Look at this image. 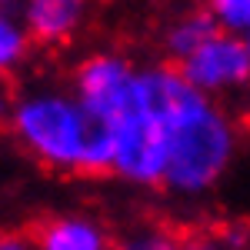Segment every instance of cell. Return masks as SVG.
I'll list each match as a JSON object with an SVG mask.
<instances>
[{
	"label": "cell",
	"instance_id": "1",
	"mask_svg": "<svg viewBox=\"0 0 250 250\" xmlns=\"http://www.w3.org/2000/svg\"><path fill=\"white\" fill-rule=\"evenodd\" d=\"M10 130L20 144L54 170L104 173L114 160V130L83 110L74 90L37 87L14 100Z\"/></svg>",
	"mask_w": 250,
	"mask_h": 250
},
{
	"label": "cell",
	"instance_id": "2",
	"mask_svg": "<svg viewBox=\"0 0 250 250\" xmlns=\"http://www.w3.org/2000/svg\"><path fill=\"white\" fill-rule=\"evenodd\" d=\"M237 124L213 97L190 90L167 114V170L164 184L177 197H200L220 184L237 157Z\"/></svg>",
	"mask_w": 250,
	"mask_h": 250
},
{
	"label": "cell",
	"instance_id": "3",
	"mask_svg": "<svg viewBox=\"0 0 250 250\" xmlns=\"http://www.w3.org/2000/svg\"><path fill=\"white\" fill-rule=\"evenodd\" d=\"M180 74L204 97H227L250 87V50L244 34L213 30L200 47L177 60Z\"/></svg>",
	"mask_w": 250,
	"mask_h": 250
},
{
	"label": "cell",
	"instance_id": "9",
	"mask_svg": "<svg viewBox=\"0 0 250 250\" xmlns=\"http://www.w3.org/2000/svg\"><path fill=\"white\" fill-rule=\"evenodd\" d=\"M207 14L220 30H230V34L250 30V0H207Z\"/></svg>",
	"mask_w": 250,
	"mask_h": 250
},
{
	"label": "cell",
	"instance_id": "5",
	"mask_svg": "<svg viewBox=\"0 0 250 250\" xmlns=\"http://www.w3.org/2000/svg\"><path fill=\"white\" fill-rule=\"evenodd\" d=\"M20 20L37 43H67L87 20V0H23Z\"/></svg>",
	"mask_w": 250,
	"mask_h": 250
},
{
	"label": "cell",
	"instance_id": "4",
	"mask_svg": "<svg viewBox=\"0 0 250 250\" xmlns=\"http://www.w3.org/2000/svg\"><path fill=\"white\" fill-rule=\"evenodd\" d=\"M134 63L117 54H94L77 67L74 74V97L83 104V110L100 120V124H114L124 114V107L130 104L134 90Z\"/></svg>",
	"mask_w": 250,
	"mask_h": 250
},
{
	"label": "cell",
	"instance_id": "10",
	"mask_svg": "<svg viewBox=\"0 0 250 250\" xmlns=\"http://www.w3.org/2000/svg\"><path fill=\"white\" fill-rule=\"evenodd\" d=\"M10 107H14V100H10V97L0 90V124H3V120L10 117Z\"/></svg>",
	"mask_w": 250,
	"mask_h": 250
},
{
	"label": "cell",
	"instance_id": "6",
	"mask_svg": "<svg viewBox=\"0 0 250 250\" xmlns=\"http://www.w3.org/2000/svg\"><path fill=\"white\" fill-rule=\"evenodd\" d=\"M37 244L43 250H100L107 247V233L90 217H57L40 227Z\"/></svg>",
	"mask_w": 250,
	"mask_h": 250
},
{
	"label": "cell",
	"instance_id": "11",
	"mask_svg": "<svg viewBox=\"0 0 250 250\" xmlns=\"http://www.w3.org/2000/svg\"><path fill=\"white\" fill-rule=\"evenodd\" d=\"M244 40H247V50H250V30H247V34H244Z\"/></svg>",
	"mask_w": 250,
	"mask_h": 250
},
{
	"label": "cell",
	"instance_id": "8",
	"mask_svg": "<svg viewBox=\"0 0 250 250\" xmlns=\"http://www.w3.org/2000/svg\"><path fill=\"white\" fill-rule=\"evenodd\" d=\"M213 30H217V23H213V17L207 14V7L197 10V14H187V17H180L170 30H167V50H170L177 60L187 57L193 47H200L204 40L210 37Z\"/></svg>",
	"mask_w": 250,
	"mask_h": 250
},
{
	"label": "cell",
	"instance_id": "7",
	"mask_svg": "<svg viewBox=\"0 0 250 250\" xmlns=\"http://www.w3.org/2000/svg\"><path fill=\"white\" fill-rule=\"evenodd\" d=\"M27 54H30V34H27L23 20L20 14L0 3V77L14 74L27 60Z\"/></svg>",
	"mask_w": 250,
	"mask_h": 250
}]
</instances>
